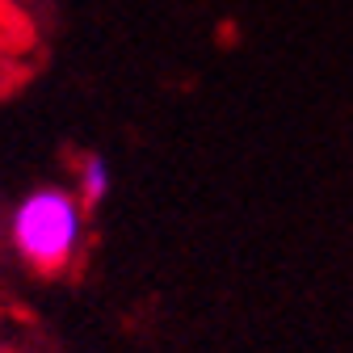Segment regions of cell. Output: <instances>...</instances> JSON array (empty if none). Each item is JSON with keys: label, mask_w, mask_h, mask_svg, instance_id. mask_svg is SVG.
Wrapping results in <instances>:
<instances>
[{"label": "cell", "mask_w": 353, "mask_h": 353, "mask_svg": "<svg viewBox=\"0 0 353 353\" xmlns=\"http://www.w3.org/2000/svg\"><path fill=\"white\" fill-rule=\"evenodd\" d=\"M76 181H80V190H76V198L84 202V206H97L105 194H110V160L105 156H97V152H88V156H80V168H76Z\"/></svg>", "instance_id": "2"}, {"label": "cell", "mask_w": 353, "mask_h": 353, "mask_svg": "<svg viewBox=\"0 0 353 353\" xmlns=\"http://www.w3.org/2000/svg\"><path fill=\"white\" fill-rule=\"evenodd\" d=\"M9 240L30 270L59 274L80 252L84 202L76 198V190H59V185H42L26 194L9 219Z\"/></svg>", "instance_id": "1"}]
</instances>
